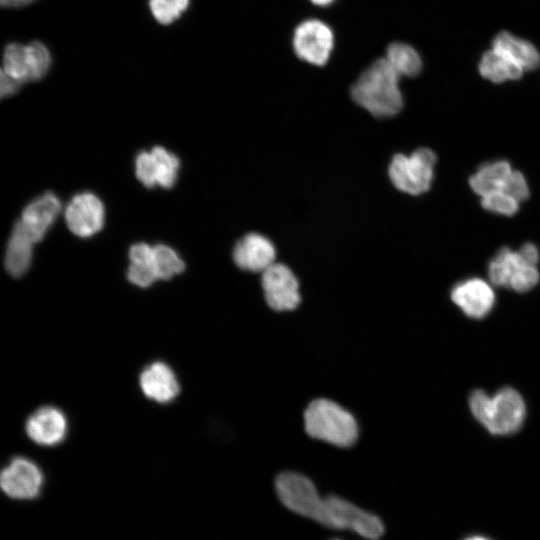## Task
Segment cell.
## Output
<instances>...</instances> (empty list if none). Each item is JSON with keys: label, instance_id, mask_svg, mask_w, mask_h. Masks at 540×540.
<instances>
[{"label": "cell", "instance_id": "cell-2", "mask_svg": "<svg viewBox=\"0 0 540 540\" xmlns=\"http://www.w3.org/2000/svg\"><path fill=\"white\" fill-rule=\"evenodd\" d=\"M400 76L385 58L373 62L351 89L353 100L377 118L392 117L403 107Z\"/></svg>", "mask_w": 540, "mask_h": 540}, {"label": "cell", "instance_id": "cell-5", "mask_svg": "<svg viewBox=\"0 0 540 540\" xmlns=\"http://www.w3.org/2000/svg\"><path fill=\"white\" fill-rule=\"evenodd\" d=\"M319 524L331 529L352 530L369 540L379 539L385 531L378 516L336 495L324 498Z\"/></svg>", "mask_w": 540, "mask_h": 540}, {"label": "cell", "instance_id": "cell-14", "mask_svg": "<svg viewBox=\"0 0 540 540\" xmlns=\"http://www.w3.org/2000/svg\"><path fill=\"white\" fill-rule=\"evenodd\" d=\"M62 210L60 198L53 192H44L23 208L20 223L35 243L42 241L56 222Z\"/></svg>", "mask_w": 540, "mask_h": 540}, {"label": "cell", "instance_id": "cell-17", "mask_svg": "<svg viewBox=\"0 0 540 540\" xmlns=\"http://www.w3.org/2000/svg\"><path fill=\"white\" fill-rule=\"evenodd\" d=\"M140 387L147 398L162 404L174 400L180 391L175 373L161 361L151 363L141 372Z\"/></svg>", "mask_w": 540, "mask_h": 540}, {"label": "cell", "instance_id": "cell-8", "mask_svg": "<svg viewBox=\"0 0 540 540\" xmlns=\"http://www.w3.org/2000/svg\"><path fill=\"white\" fill-rule=\"evenodd\" d=\"M45 477L40 466L24 456H16L0 469V490L13 500L28 501L38 498Z\"/></svg>", "mask_w": 540, "mask_h": 540}, {"label": "cell", "instance_id": "cell-29", "mask_svg": "<svg viewBox=\"0 0 540 540\" xmlns=\"http://www.w3.org/2000/svg\"><path fill=\"white\" fill-rule=\"evenodd\" d=\"M20 83L11 78L4 68L0 67V100L16 94L20 88Z\"/></svg>", "mask_w": 540, "mask_h": 540}, {"label": "cell", "instance_id": "cell-26", "mask_svg": "<svg viewBox=\"0 0 540 540\" xmlns=\"http://www.w3.org/2000/svg\"><path fill=\"white\" fill-rule=\"evenodd\" d=\"M30 81H38L49 72L52 57L49 49L39 41L27 45Z\"/></svg>", "mask_w": 540, "mask_h": 540}, {"label": "cell", "instance_id": "cell-16", "mask_svg": "<svg viewBox=\"0 0 540 540\" xmlns=\"http://www.w3.org/2000/svg\"><path fill=\"white\" fill-rule=\"evenodd\" d=\"M232 256L239 268L263 272L275 263L276 251L268 238L258 233H249L236 243Z\"/></svg>", "mask_w": 540, "mask_h": 540}, {"label": "cell", "instance_id": "cell-1", "mask_svg": "<svg viewBox=\"0 0 540 540\" xmlns=\"http://www.w3.org/2000/svg\"><path fill=\"white\" fill-rule=\"evenodd\" d=\"M473 418L493 436H511L524 426L527 405L522 394L512 386H503L493 394L474 389L468 397Z\"/></svg>", "mask_w": 540, "mask_h": 540}, {"label": "cell", "instance_id": "cell-23", "mask_svg": "<svg viewBox=\"0 0 540 540\" xmlns=\"http://www.w3.org/2000/svg\"><path fill=\"white\" fill-rule=\"evenodd\" d=\"M385 59L400 77H415L422 70L423 64L419 53L405 43L390 44Z\"/></svg>", "mask_w": 540, "mask_h": 540}, {"label": "cell", "instance_id": "cell-12", "mask_svg": "<svg viewBox=\"0 0 540 540\" xmlns=\"http://www.w3.org/2000/svg\"><path fill=\"white\" fill-rule=\"evenodd\" d=\"M332 30L319 20H307L298 25L293 37L297 56L313 65H324L333 49Z\"/></svg>", "mask_w": 540, "mask_h": 540}, {"label": "cell", "instance_id": "cell-9", "mask_svg": "<svg viewBox=\"0 0 540 540\" xmlns=\"http://www.w3.org/2000/svg\"><path fill=\"white\" fill-rule=\"evenodd\" d=\"M180 160L162 146L140 151L135 158L137 179L147 188H171L177 181Z\"/></svg>", "mask_w": 540, "mask_h": 540}, {"label": "cell", "instance_id": "cell-31", "mask_svg": "<svg viewBox=\"0 0 540 540\" xmlns=\"http://www.w3.org/2000/svg\"><path fill=\"white\" fill-rule=\"evenodd\" d=\"M314 4H317V5H328L330 3H332L334 0H311Z\"/></svg>", "mask_w": 540, "mask_h": 540}, {"label": "cell", "instance_id": "cell-15", "mask_svg": "<svg viewBox=\"0 0 540 540\" xmlns=\"http://www.w3.org/2000/svg\"><path fill=\"white\" fill-rule=\"evenodd\" d=\"M25 431L27 436L40 446H56L66 438L67 418L57 407L43 406L28 416Z\"/></svg>", "mask_w": 540, "mask_h": 540}, {"label": "cell", "instance_id": "cell-4", "mask_svg": "<svg viewBox=\"0 0 540 540\" xmlns=\"http://www.w3.org/2000/svg\"><path fill=\"white\" fill-rule=\"evenodd\" d=\"M304 426L311 437L340 447L352 445L358 434L354 417L327 399H317L309 404L304 413Z\"/></svg>", "mask_w": 540, "mask_h": 540}, {"label": "cell", "instance_id": "cell-13", "mask_svg": "<svg viewBox=\"0 0 540 540\" xmlns=\"http://www.w3.org/2000/svg\"><path fill=\"white\" fill-rule=\"evenodd\" d=\"M262 287L268 305L274 310H292L300 302L298 281L284 264L273 263L262 272Z\"/></svg>", "mask_w": 540, "mask_h": 540}, {"label": "cell", "instance_id": "cell-7", "mask_svg": "<svg viewBox=\"0 0 540 540\" xmlns=\"http://www.w3.org/2000/svg\"><path fill=\"white\" fill-rule=\"evenodd\" d=\"M275 489L281 503L290 511L320 522L324 504L313 482L296 472H283L276 478Z\"/></svg>", "mask_w": 540, "mask_h": 540}, {"label": "cell", "instance_id": "cell-33", "mask_svg": "<svg viewBox=\"0 0 540 540\" xmlns=\"http://www.w3.org/2000/svg\"><path fill=\"white\" fill-rule=\"evenodd\" d=\"M333 540H340V539H333Z\"/></svg>", "mask_w": 540, "mask_h": 540}, {"label": "cell", "instance_id": "cell-28", "mask_svg": "<svg viewBox=\"0 0 540 540\" xmlns=\"http://www.w3.org/2000/svg\"><path fill=\"white\" fill-rule=\"evenodd\" d=\"M188 6L189 0H149L154 18L166 25L178 19Z\"/></svg>", "mask_w": 540, "mask_h": 540}, {"label": "cell", "instance_id": "cell-18", "mask_svg": "<svg viewBox=\"0 0 540 540\" xmlns=\"http://www.w3.org/2000/svg\"><path fill=\"white\" fill-rule=\"evenodd\" d=\"M33 239L29 236L19 220L10 232L4 253V267L14 278H21L30 269L34 254Z\"/></svg>", "mask_w": 540, "mask_h": 540}, {"label": "cell", "instance_id": "cell-21", "mask_svg": "<svg viewBox=\"0 0 540 540\" xmlns=\"http://www.w3.org/2000/svg\"><path fill=\"white\" fill-rule=\"evenodd\" d=\"M127 279L132 284L147 288L157 281L153 246L144 242L133 244L128 253Z\"/></svg>", "mask_w": 540, "mask_h": 540}, {"label": "cell", "instance_id": "cell-25", "mask_svg": "<svg viewBox=\"0 0 540 540\" xmlns=\"http://www.w3.org/2000/svg\"><path fill=\"white\" fill-rule=\"evenodd\" d=\"M154 266L158 280H169L182 273L185 263L179 254L166 244L153 245Z\"/></svg>", "mask_w": 540, "mask_h": 540}, {"label": "cell", "instance_id": "cell-19", "mask_svg": "<svg viewBox=\"0 0 540 540\" xmlns=\"http://www.w3.org/2000/svg\"><path fill=\"white\" fill-rule=\"evenodd\" d=\"M513 171L507 160L489 161L477 168L471 175L469 184L479 197L497 191L508 192V184Z\"/></svg>", "mask_w": 540, "mask_h": 540}, {"label": "cell", "instance_id": "cell-6", "mask_svg": "<svg viewBox=\"0 0 540 540\" xmlns=\"http://www.w3.org/2000/svg\"><path fill=\"white\" fill-rule=\"evenodd\" d=\"M436 155L428 148H420L410 156L397 154L389 166V177L400 191L419 195L429 190L433 176Z\"/></svg>", "mask_w": 540, "mask_h": 540}, {"label": "cell", "instance_id": "cell-3", "mask_svg": "<svg viewBox=\"0 0 540 540\" xmlns=\"http://www.w3.org/2000/svg\"><path fill=\"white\" fill-rule=\"evenodd\" d=\"M539 261V249L531 242L521 245L517 250L503 247L488 263V280L495 287L526 293L540 281Z\"/></svg>", "mask_w": 540, "mask_h": 540}, {"label": "cell", "instance_id": "cell-27", "mask_svg": "<svg viewBox=\"0 0 540 540\" xmlns=\"http://www.w3.org/2000/svg\"><path fill=\"white\" fill-rule=\"evenodd\" d=\"M480 202L485 210L503 216L515 215L521 204L516 198L505 191H497L484 195L480 197Z\"/></svg>", "mask_w": 540, "mask_h": 540}, {"label": "cell", "instance_id": "cell-32", "mask_svg": "<svg viewBox=\"0 0 540 540\" xmlns=\"http://www.w3.org/2000/svg\"><path fill=\"white\" fill-rule=\"evenodd\" d=\"M465 540H489V539H487L485 537H482V536H472V537H469V538H467Z\"/></svg>", "mask_w": 540, "mask_h": 540}, {"label": "cell", "instance_id": "cell-22", "mask_svg": "<svg viewBox=\"0 0 540 540\" xmlns=\"http://www.w3.org/2000/svg\"><path fill=\"white\" fill-rule=\"evenodd\" d=\"M478 70L484 79L498 84L518 80L524 74V70L519 65L492 47L481 56Z\"/></svg>", "mask_w": 540, "mask_h": 540}, {"label": "cell", "instance_id": "cell-10", "mask_svg": "<svg viewBox=\"0 0 540 540\" xmlns=\"http://www.w3.org/2000/svg\"><path fill=\"white\" fill-rule=\"evenodd\" d=\"M68 229L80 238H89L100 232L105 223V207L92 192L75 194L64 210Z\"/></svg>", "mask_w": 540, "mask_h": 540}, {"label": "cell", "instance_id": "cell-24", "mask_svg": "<svg viewBox=\"0 0 540 540\" xmlns=\"http://www.w3.org/2000/svg\"><path fill=\"white\" fill-rule=\"evenodd\" d=\"M3 68L18 83L30 81L27 45L9 43L3 53Z\"/></svg>", "mask_w": 540, "mask_h": 540}, {"label": "cell", "instance_id": "cell-20", "mask_svg": "<svg viewBox=\"0 0 540 540\" xmlns=\"http://www.w3.org/2000/svg\"><path fill=\"white\" fill-rule=\"evenodd\" d=\"M492 48L504 53L524 72L534 70L540 65V53L535 45L510 32H499L492 40Z\"/></svg>", "mask_w": 540, "mask_h": 540}, {"label": "cell", "instance_id": "cell-11", "mask_svg": "<svg viewBox=\"0 0 540 540\" xmlns=\"http://www.w3.org/2000/svg\"><path fill=\"white\" fill-rule=\"evenodd\" d=\"M494 287L489 280L469 277L452 288L451 300L468 318L481 320L492 312L496 304Z\"/></svg>", "mask_w": 540, "mask_h": 540}, {"label": "cell", "instance_id": "cell-30", "mask_svg": "<svg viewBox=\"0 0 540 540\" xmlns=\"http://www.w3.org/2000/svg\"><path fill=\"white\" fill-rule=\"evenodd\" d=\"M0 7H22L20 0H0Z\"/></svg>", "mask_w": 540, "mask_h": 540}]
</instances>
